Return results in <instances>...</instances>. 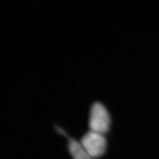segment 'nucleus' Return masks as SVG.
<instances>
[{
  "label": "nucleus",
  "instance_id": "f257e3e1",
  "mask_svg": "<svg viewBox=\"0 0 159 159\" xmlns=\"http://www.w3.org/2000/svg\"><path fill=\"white\" fill-rule=\"evenodd\" d=\"M111 118L108 110L101 102H95L91 106L89 125L90 130L103 134L109 130Z\"/></svg>",
  "mask_w": 159,
  "mask_h": 159
},
{
  "label": "nucleus",
  "instance_id": "f03ea898",
  "mask_svg": "<svg viewBox=\"0 0 159 159\" xmlns=\"http://www.w3.org/2000/svg\"><path fill=\"white\" fill-rule=\"evenodd\" d=\"M80 144L94 158L102 156L106 150L107 141L103 134L90 130L81 139Z\"/></svg>",
  "mask_w": 159,
  "mask_h": 159
},
{
  "label": "nucleus",
  "instance_id": "7ed1b4c3",
  "mask_svg": "<svg viewBox=\"0 0 159 159\" xmlns=\"http://www.w3.org/2000/svg\"><path fill=\"white\" fill-rule=\"evenodd\" d=\"M69 150L74 159H94L85 150L80 142L73 139L69 140Z\"/></svg>",
  "mask_w": 159,
  "mask_h": 159
}]
</instances>
